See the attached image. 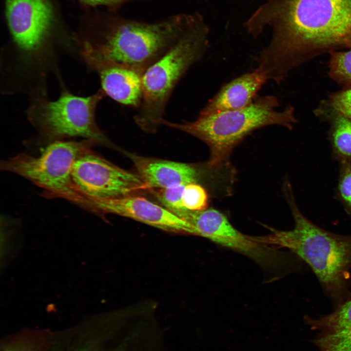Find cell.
<instances>
[{"mask_svg":"<svg viewBox=\"0 0 351 351\" xmlns=\"http://www.w3.org/2000/svg\"><path fill=\"white\" fill-rule=\"evenodd\" d=\"M208 47V30L194 17L177 40L145 70L142 99L134 117L141 129L156 132L175 86Z\"/></svg>","mask_w":351,"mask_h":351,"instance_id":"5","label":"cell"},{"mask_svg":"<svg viewBox=\"0 0 351 351\" xmlns=\"http://www.w3.org/2000/svg\"><path fill=\"white\" fill-rule=\"evenodd\" d=\"M186 185H179L165 189H152L157 200L166 209L178 217L187 209L182 202V194Z\"/></svg>","mask_w":351,"mask_h":351,"instance_id":"18","label":"cell"},{"mask_svg":"<svg viewBox=\"0 0 351 351\" xmlns=\"http://www.w3.org/2000/svg\"><path fill=\"white\" fill-rule=\"evenodd\" d=\"M329 54L330 78L338 84L351 86V48L347 51H334Z\"/></svg>","mask_w":351,"mask_h":351,"instance_id":"17","label":"cell"},{"mask_svg":"<svg viewBox=\"0 0 351 351\" xmlns=\"http://www.w3.org/2000/svg\"><path fill=\"white\" fill-rule=\"evenodd\" d=\"M105 95L100 89L91 96L79 97L62 86L56 100H50L46 96H35L27 110V117L40 136L49 143L79 136L111 147L112 144L95 119L97 107Z\"/></svg>","mask_w":351,"mask_h":351,"instance_id":"7","label":"cell"},{"mask_svg":"<svg viewBox=\"0 0 351 351\" xmlns=\"http://www.w3.org/2000/svg\"><path fill=\"white\" fill-rule=\"evenodd\" d=\"M72 175L78 189L88 200L136 195L150 189L137 173L115 165L91 149L76 160Z\"/></svg>","mask_w":351,"mask_h":351,"instance_id":"10","label":"cell"},{"mask_svg":"<svg viewBox=\"0 0 351 351\" xmlns=\"http://www.w3.org/2000/svg\"><path fill=\"white\" fill-rule=\"evenodd\" d=\"M284 191L294 221V228L256 236L264 245L286 248L295 254L314 273L325 296L335 307L351 295V235L333 233L321 228L300 211L292 186Z\"/></svg>","mask_w":351,"mask_h":351,"instance_id":"2","label":"cell"},{"mask_svg":"<svg viewBox=\"0 0 351 351\" xmlns=\"http://www.w3.org/2000/svg\"><path fill=\"white\" fill-rule=\"evenodd\" d=\"M336 195L345 212L351 216V163L340 164Z\"/></svg>","mask_w":351,"mask_h":351,"instance_id":"20","label":"cell"},{"mask_svg":"<svg viewBox=\"0 0 351 351\" xmlns=\"http://www.w3.org/2000/svg\"><path fill=\"white\" fill-rule=\"evenodd\" d=\"M90 211L133 219L171 233L194 235L192 226L164 207L137 194L112 198L88 199Z\"/></svg>","mask_w":351,"mask_h":351,"instance_id":"11","label":"cell"},{"mask_svg":"<svg viewBox=\"0 0 351 351\" xmlns=\"http://www.w3.org/2000/svg\"><path fill=\"white\" fill-rule=\"evenodd\" d=\"M208 195L205 189L197 183L186 185L182 194L184 207L191 211H202L207 208Z\"/></svg>","mask_w":351,"mask_h":351,"instance_id":"19","label":"cell"},{"mask_svg":"<svg viewBox=\"0 0 351 351\" xmlns=\"http://www.w3.org/2000/svg\"><path fill=\"white\" fill-rule=\"evenodd\" d=\"M183 219L192 226L195 235L244 254L265 269H288L291 264L290 254L260 243L255 236L242 234L224 214L215 209L189 210Z\"/></svg>","mask_w":351,"mask_h":351,"instance_id":"9","label":"cell"},{"mask_svg":"<svg viewBox=\"0 0 351 351\" xmlns=\"http://www.w3.org/2000/svg\"><path fill=\"white\" fill-rule=\"evenodd\" d=\"M333 121L330 137L333 156L340 164L351 163V120L337 115Z\"/></svg>","mask_w":351,"mask_h":351,"instance_id":"16","label":"cell"},{"mask_svg":"<svg viewBox=\"0 0 351 351\" xmlns=\"http://www.w3.org/2000/svg\"><path fill=\"white\" fill-rule=\"evenodd\" d=\"M83 4L90 6H103L112 11L116 10L122 5L133 0H79Z\"/></svg>","mask_w":351,"mask_h":351,"instance_id":"22","label":"cell"},{"mask_svg":"<svg viewBox=\"0 0 351 351\" xmlns=\"http://www.w3.org/2000/svg\"><path fill=\"white\" fill-rule=\"evenodd\" d=\"M5 4L16 60L24 71L35 69L44 78L56 57V20L51 1L5 0Z\"/></svg>","mask_w":351,"mask_h":351,"instance_id":"8","label":"cell"},{"mask_svg":"<svg viewBox=\"0 0 351 351\" xmlns=\"http://www.w3.org/2000/svg\"><path fill=\"white\" fill-rule=\"evenodd\" d=\"M304 321L317 332L312 342L318 351H351V295L331 313Z\"/></svg>","mask_w":351,"mask_h":351,"instance_id":"14","label":"cell"},{"mask_svg":"<svg viewBox=\"0 0 351 351\" xmlns=\"http://www.w3.org/2000/svg\"><path fill=\"white\" fill-rule=\"evenodd\" d=\"M2 351H29L26 349L20 348L12 347L5 349Z\"/></svg>","mask_w":351,"mask_h":351,"instance_id":"23","label":"cell"},{"mask_svg":"<svg viewBox=\"0 0 351 351\" xmlns=\"http://www.w3.org/2000/svg\"><path fill=\"white\" fill-rule=\"evenodd\" d=\"M268 80L266 74L257 67L223 85L199 114L209 115L244 108L253 102Z\"/></svg>","mask_w":351,"mask_h":351,"instance_id":"15","label":"cell"},{"mask_svg":"<svg viewBox=\"0 0 351 351\" xmlns=\"http://www.w3.org/2000/svg\"><path fill=\"white\" fill-rule=\"evenodd\" d=\"M150 189H165L197 183L199 169L192 164L147 157L125 152Z\"/></svg>","mask_w":351,"mask_h":351,"instance_id":"13","label":"cell"},{"mask_svg":"<svg viewBox=\"0 0 351 351\" xmlns=\"http://www.w3.org/2000/svg\"><path fill=\"white\" fill-rule=\"evenodd\" d=\"M193 17L179 14L145 22L104 15L90 38H76L77 42L98 58L144 72L177 40Z\"/></svg>","mask_w":351,"mask_h":351,"instance_id":"3","label":"cell"},{"mask_svg":"<svg viewBox=\"0 0 351 351\" xmlns=\"http://www.w3.org/2000/svg\"><path fill=\"white\" fill-rule=\"evenodd\" d=\"M278 98L273 96H257L248 106L235 110L202 115L193 121L173 122L163 119L160 125L178 129L204 142L210 156L207 164L223 168L229 165L234 148L254 131L269 125H280L292 129L296 122L294 110L288 106L281 111Z\"/></svg>","mask_w":351,"mask_h":351,"instance_id":"4","label":"cell"},{"mask_svg":"<svg viewBox=\"0 0 351 351\" xmlns=\"http://www.w3.org/2000/svg\"><path fill=\"white\" fill-rule=\"evenodd\" d=\"M255 17L260 28L273 24L272 40L257 62L278 84L315 57L351 48V0H283Z\"/></svg>","mask_w":351,"mask_h":351,"instance_id":"1","label":"cell"},{"mask_svg":"<svg viewBox=\"0 0 351 351\" xmlns=\"http://www.w3.org/2000/svg\"><path fill=\"white\" fill-rule=\"evenodd\" d=\"M327 102L337 115L351 120V88L331 95Z\"/></svg>","mask_w":351,"mask_h":351,"instance_id":"21","label":"cell"},{"mask_svg":"<svg viewBox=\"0 0 351 351\" xmlns=\"http://www.w3.org/2000/svg\"><path fill=\"white\" fill-rule=\"evenodd\" d=\"M79 52L87 65L98 76L105 95L120 104L138 109L143 97L144 72L98 58L83 48L79 49Z\"/></svg>","mask_w":351,"mask_h":351,"instance_id":"12","label":"cell"},{"mask_svg":"<svg viewBox=\"0 0 351 351\" xmlns=\"http://www.w3.org/2000/svg\"><path fill=\"white\" fill-rule=\"evenodd\" d=\"M95 144L89 139L56 140L50 143L38 156L21 153L1 161L0 168L30 181L47 196L65 199L87 210L88 200L75 185L72 171L77 158Z\"/></svg>","mask_w":351,"mask_h":351,"instance_id":"6","label":"cell"}]
</instances>
